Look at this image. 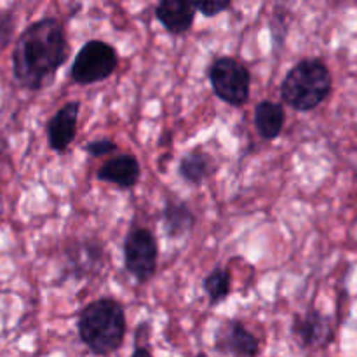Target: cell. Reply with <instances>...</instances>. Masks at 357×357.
Segmentation results:
<instances>
[{"label":"cell","instance_id":"6da1fadb","mask_svg":"<svg viewBox=\"0 0 357 357\" xmlns=\"http://www.w3.org/2000/svg\"><path fill=\"white\" fill-rule=\"evenodd\" d=\"M70 56L65 28L54 17L28 24L13 49V75L21 87L40 91L54 80Z\"/></svg>","mask_w":357,"mask_h":357},{"label":"cell","instance_id":"7a4b0ae2","mask_svg":"<svg viewBox=\"0 0 357 357\" xmlns=\"http://www.w3.org/2000/svg\"><path fill=\"white\" fill-rule=\"evenodd\" d=\"M79 338L94 356H110L122 347L128 331L126 310L117 300L98 298L77 317Z\"/></svg>","mask_w":357,"mask_h":357},{"label":"cell","instance_id":"3957f363","mask_svg":"<svg viewBox=\"0 0 357 357\" xmlns=\"http://www.w3.org/2000/svg\"><path fill=\"white\" fill-rule=\"evenodd\" d=\"M333 77L324 61L305 58L296 63L281 84V98L298 112H312L330 98Z\"/></svg>","mask_w":357,"mask_h":357},{"label":"cell","instance_id":"277c9868","mask_svg":"<svg viewBox=\"0 0 357 357\" xmlns=\"http://www.w3.org/2000/svg\"><path fill=\"white\" fill-rule=\"evenodd\" d=\"M117 66L119 54L114 45L100 38H91L77 52L70 77L79 86H91L114 75Z\"/></svg>","mask_w":357,"mask_h":357},{"label":"cell","instance_id":"5b68a950","mask_svg":"<svg viewBox=\"0 0 357 357\" xmlns=\"http://www.w3.org/2000/svg\"><path fill=\"white\" fill-rule=\"evenodd\" d=\"M209 82L216 96L232 107H243L251 94V73L236 58L222 56L208 70Z\"/></svg>","mask_w":357,"mask_h":357},{"label":"cell","instance_id":"8992f818","mask_svg":"<svg viewBox=\"0 0 357 357\" xmlns=\"http://www.w3.org/2000/svg\"><path fill=\"white\" fill-rule=\"evenodd\" d=\"M159 244L149 229L135 227L124 239L126 271L139 282L146 284L157 272Z\"/></svg>","mask_w":357,"mask_h":357},{"label":"cell","instance_id":"52a82bcc","mask_svg":"<svg viewBox=\"0 0 357 357\" xmlns=\"http://www.w3.org/2000/svg\"><path fill=\"white\" fill-rule=\"evenodd\" d=\"M63 253H65V275L70 279L96 278L107 264L105 248L96 237L70 239Z\"/></svg>","mask_w":357,"mask_h":357},{"label":"cell","instance_id":"ba28073f","mask_svg":"<svg viewBox=\"0 0 357 357\" xmlns=\"http://www.w3.org/2000/svg\"><path fill=\"white\" fill-rule=\"evenodd\" d=\"M291 333L302 349H323L333 340L331 319L317 309H309L302 316H296Z\"/></svg>","mask_w":357,"mask_h":357},{"label":"cell","instance_id":"9c48e42d","mask_svg":"<svg viewBox=\"0 0 357 357\" xmlns=\"http://www.w3.org/2000/svg\"><path fill=\"white\" fill-rule=\"evenodd\" d=\"M215 347L223 354L257 357L260 352V340L241 321L229 319L216 333Z\"/></svg>","mask_w":357,"mask_h":357},{"label":"cell","instance_id":"30bf717a","mask_svg":"<svg viewBox=\"0 0 357 357\" xmlns=\"http://www.w3.org/2000/svg\"><path fill=\"white\" fill-rule=\"evenodd\" d=\"M80 103L79 101H68L63 105L47 122V143L49 149L54 152L63 153L68 150L77 136V122H79Z\"/></svg>","mask_w":357,"mask_h":357},{"label":"cell","instance_id":"8fae6325","mask_svg":"<svg viewBox=\"0 0 357 357\" xmlns=\"http://www.w3.org/2000/svg\"><path fill=\"white\" fill-rule=\"evenodd\" d=\"M98 180L117 185L119 188H135L142 178L139 160L131 153H122L107 160L96 173Z\"/></svg>","mask_w":357,"mask_h":357},{"label":"cell","instance_id":"7c38bea8","mask_svg":"<svg viewBox=\"0 0 357 357\" xmlns=\"http://www.w3.org/2000/svg\"><path fill=\"white\" fill-rule=\"evenodd\" d=\"M197 216L187 202L169 197L162 208V229L167 239H183L194 230Z\"/></svg>","mask_w":357,"mask_h":357},{"label":"cell","instance_id":"4fadbf2b","mask_svg":"<svg viewBox=\"0 0 357 357\" xmlns=\"http://www.w3.org/2000/svg\"><path fill=\"white\" fill-rule=\"evenodd\" d=\"M155 17L171 35H183L195 21V9L187 0H162L155 9Z\"/></svg>","mask_w":357,"mask_h":357},{"label":"cell","instance_id":"5bb4252c","mask_svg":"<svg viewBox=\"0 0 357 357\" xmlns=\"http://www.w3.org/2000/svg\"><path fill=\"white\" fill-rule=\"evenodd\" d=\"M216 171V162L208 152L201 149H195L192 152L185 153L178 166V173L187 183L202 185L209 176H213Z\"/></svg>","mask_w":357,"mask_h":357},{"label":"cell","instance_id":"9a60e30c","mask_svg":"<svg viewBox=\"0 0 357 357\" xmlns=\"http://www.w3.org/2000/svg\"><path fill=\"white\" fill-rule=\"evenodd\" d=\"M286 124V112L281 103L275 101H260L255 107V126L258 135L264 139H275L282 132Z\"/></svg>","mask_w":357,"mask_h":357},{"label":"cell","instance_id":"2e32d148","mask_svg":"<svg viewBox=\"0 0 357 357\" xmlns=\"http://www.w3.org/2000/svg\"><path fill=\"white\" fill-rule=\"evenodd\" d=\"M202 288H204L206 295H208L209 302H211L213 305L223 302V300L230 295V289H232L230 272L223 267H215L204 278Z\"/></svg>","mask_w":357,"mask_h":357},{"label":"cell","instance_id":"e0dca14e","mask_svg":"<svg viewBox=\"0 0 357 357\" xmlns=\"http://www.w3.org/2000/svg\"><path fill=\"white\" fill-rule=\"evenodd\" d=\"M14 30H16V17L10 9L0 13V51L9 45L13 40Z\"/></svg>","mask_w":357,"mask_h":357},{"label":"cell","instance_id":"ac0fdd59","mask_svg":"<svg viewBox=\"0 0 357 357\" xmlns=\"http://www.w3.org/2000/svg\"><path fill=\"white\" fill-rule=\"evenodd\" d=\"M84 150H86L91 157H103V155H110V153L117 152L119 146L114 139L98 138V139H91L89 143H86V145H84Z\"/></svg>","mask_w":357,"mask_h":357},{"label":"cell","instance_id":"d6986e66","mask_svg":"<svg viewBox=\"0 0 357 357\" xmlns=\"http://www.w3.org/2000/svg\"><path fill=\"white\" fill-rule=\"evenodd\" d=\"M192 6H194V9L199 10L204 17H215L218 16V14L229 10L230 7H232V2H229V0H223V2H195L192 3Z\"/></svg>","mask_w":357,"mask_h":357},{"label":"cell","instance_id":"ffe728a7","mask_svg":"<svg viewBox=\"0 0 357 357\" xmlns=\"http://www.w3.org/2000/svg\"><path fill=\"white\" fill-rule=\"evenodd\" d=\"M131 357H153V356L146 347H136L135 351H132Z\"/></svg>","mask_w":357,"mask_h":357},{"label":"cell","instance_id":"44dd1931","mask_svg":"<svg viewBox=\"0 0 357 357\" xmlns=\"http://www.w3.org/2000/svg\"><path fill=\"white\" fill-rule=\"evenodd\" d=\"M7 152H9V143H7V139L3 136H0V159L3 155H7Z\"/></svg>","mask_w":357,"mask_h":357},{"label":"cell","instance_id":"7402d4cb","mask_svg":"<svg viewBox=\"0 0 357 357\" xmlns=\"http://www.w3.org/2000/svg\"><path fill=\"white\" fill-rule=\"evenodd\" d=\"M197 357H208V356H206V354H199Z\"/></svg>","mask_w":357,"mask_h":357}]
</instances>
